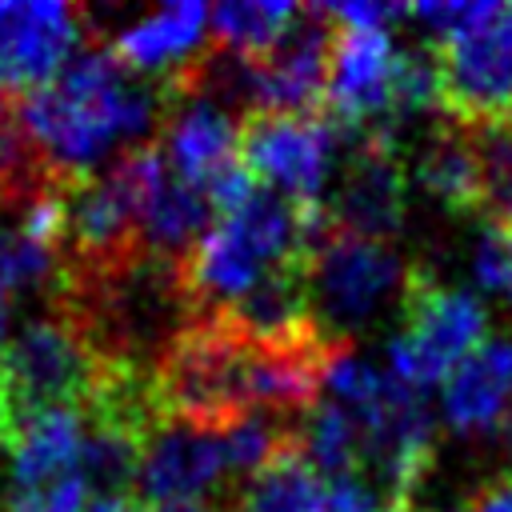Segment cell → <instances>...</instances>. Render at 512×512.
I'll return each mask as SVG.
<instances>
[{
	"mask_svg": "<svg viewBox=\"0 0 512 512\" xmlns=\"http://www.w3.org/2000/svg\"><path fill=\"white\" fill-rule=\"evenodd\" d=\"M312 212L316 208H300L272 188H252L244 204L216 216V224L176 268L188 320L228 312L264 276L304 260L312 240Z\"/></svg>",
	"mask_w": 512,
	"mask_h": 512,
	"instance_id": "cell-2",
	"label": "cell"
},
{
	"mask_svg": "<svg viewBox=\"0 0 512 512\" xmlns=\"http://www.w3.org/2000/svg\"><path fill=\"white\" fill-rule=\"evenodd\" d=\"M384 512H420L416 500H400V504H384Z\"/></svg>",
	"mask_w": 512,
	"mask_h": 512,
	"instance_id": "cell-30",
	"label": "cell"
},
{
	"mask_svg": "<svg viewBox=\"0 0 512 512\" xmlns=\"http://www.w3.org/2000/svg\"><path fill=\"white\" fill-rule=\"evenodd\" d=\"M328 512H384L380 488L364 480V472L328 480Z\"/></svg>",
	"mask_w": 512,
	"mask_h": 512,
	"instance_id": "cell-26",
	"label": "cell"
},
{
	"mask_svg": "<svg viewBox=\"0 0 512 512\" xmlns=\"http://www.w3.org/2000/svg\"><path fill=\"white\" fill-rule=\"evenodd\" d=\"M108 356L92 344L84 324L56 308L52 316L24 320L0 340V380L8 404V428L52 408H80L92 400ZM8 432V436H12Z\"/></svg>",
	"mask_w": 512,
	"mask_h": 512,
	"instance_id": "cell-3",
	"label": "cell"
},
{
	"mask_svg": "<svg viewBox=\"0 0 512 512\" xmlns=\"http://www.w3.org/2000/svg\"><path fill=\"white\" fill-rule=\"evenodd\" d=\"M52 184L56 180L20 116V96L0 92V208H24Z\"/></svg>",
	"mask_w": 512,
	"mask_h": 512,
	"instance_id": "cell-21",
	"label": "cell"
},
{
	"mask_svg": "<svg viewBox=\"0 0 512 512\" xmlns=\"http://www.w3.org/2000/svg\"><path fill=\"white\" fill-rule=\"evenodd\" d=\"M84 440H88V420L80 408H52L24 420L8 436L12 492L84 476Z\"/></svg>",
	"mask_w": 512,
	"mask_h": 512,
	"instance_id": "cell-16",
	"label": "cell"
},
{
	"mask_svg": "<svg viewBox=\"0 0 512 512\" xmlns=\"http://www.w3.org/2000/svg\"><path fill=\"white\" fill-rule=\"evenodd\" d=\"M504 436H508V444H512V408H508V416H504Z\"/></svg>",
	"mask_w": 512,
	"mask_h": 512,
	"instance_id": "cell-31",
	"label": "cell"
},
{
	"mask_svg": "<svg viewBox=\"0 0 512 512\" xmlns=\"http://www.w3.org/2000/svg\"><path fill=\"white\" fill-rule=\"evenodd\" d=\"M0 340H4V324H0ZM8 404H4V380H0V448H8Z\"/></svg>",
	"mask_w": 512,
	"mask_h": 512,
	"instance_id": "cell-29",
	"label": "cell"
},
{
	"mask_svg": "<svg viewBox=\"0 0 512 512\" xmlns=\"http://www.w3.org/2000/svg\"><path fill=\"white\" fill-rule=\"evenodd\" d=\"M480 160V188H484V216L488 224L512 228V124L496 128H468Z\"/></svg>",
	"mask_w": 512,
	"mask_h": 512,
	"instance_id": "cell-22",
	"label": "cell"
},
{
	"mask_svg": "<svg viewBox=\"0 0 512 512\" xmlns=\"http://www.w3.org/2000/svg\"><path fill=\"white\" fill-rule=\"evenodd\" d=\"M60 248H64V204L56 180L32 204L16 208V220L0 224V324L16 304V296L60 276Z\"/></svg>",
	"mask_w": 512,
	"mask_h": 512,
	"instance_id": "cell-14",
	"label": "cell"
},
{
	"mask_svg": "<svg viewBox=\"0 0 512 512\" xmlns=\"http://www.w3.org/2000/svg\"><path fill=\"white\" fill-rule=\"evenodd\" d=\"M300 20L296 4L284 0H228L212 8V48L236 60H264Z\"/></svg>",
	"mask_w": 512,
	"mask_h": 512,
	"instance_id": "cell-19",
	"label": "cell"
},
{
	"mask_svg": "<svg viewBox=\"0 0 512 512\" xmlns=\"http://www.w3.org/2000/svg\"><path fill=\"white\" fill-rule=\"evenodd\" d=\"M336 28V24H332ZM396 48L388 32H360V28H336L332 40V68H328V92H324V116H332L352 136L392 112V80H396Z\"/></svg>",
	"mask_w": 512,
	"mask_h": 512,
	"instance_id": "cell-12",
	"label": "cell"
},
{
	"mask_svg": "<svg viewBox=\"0 0 512 512\" xmlns=\"http://www.w3.org/2000/svg\"><path fill=\"white\" fill-rule=\"evenodd\" d=\"M440 112L456 128L512 124V4H500L464 36L436 48Z\"/></svg>",
	"mask_w": 512,
	"mask_h": 512,
	"instance_id": "cell-7",
	"label": "cell"
},
{
	"mask_svg": "<svg viewBox=\"0 0 512 512\" xmlns=\"http://www.w3.org/2000/svg\"><path fill=\"white\" fill-rule=\"evenodd\" d=\"M208 36H212V8L184 0V4H164L132 20L108 48L132 76L172 84L208 56L204 48Z\"/></svg>",
	"mask_w": 512,
	"mask_h": 512,
	"instance_id": "cell-13",
	"label": "cell"
},
{
	"mask_svg": "<svg viewBox=\"0 0 512 512\" xmlns=\"http://www.w3.org/2000/svg\"><path fill=\"white\" fill-rule=\"evenodd\" d=\"M324 216L336 232L384 240L404 224V164L388 128H364Z\"/></svg>",
	"mask_w": 512,
	"mask_h": 512,
	"instance_id": "cell-11",
	"label": "cell"
},
{
	"mask_svg": "<svg viewBox=\"0 0 512 512\" xmlns=\"http://www.w3.org/2000/svg\"><path fill=\"white\" fill-rule=\"evenodd\" d=\"M492 8L496 0H420V4H408V20H416L428 32V40H436L440 48L464 36L468 28H476Z\"/></svg>",
	"mask_w": 512,
	"mask_h": 512,
	"instance_id": "cell-24",
	"label": "cell"
},
{
	"mask_svg": "<svg viewBox=\"0 0 512 512\" xmlns=\"http://www.w3.org/2000/svg\"><path fill=\"white\" fill-rule=\"evenodd\" d=\"M352 132L332 116H280V112H248L240 120V164L252 180L280 192L300 208H320V192L328 184L336 148Z\"/></svg>",
	"mask_w": 512,
	"mask_h": 512,
	"instance_id": "cell-6",
	"label": "cell"
},
{
	"mask_svg": "<svg viewBox=\"0 0 512 512\" xmlns=\"http://www.w3.org/2000/svg\"><path fill=\"white\" fill-rule=\"evenodd\" d=\"M296 448L300 456L328 480L340 476H356L364 472V428L360 420L328 400V404H312L300 420H296Z\"/></svg>",
	"mask_w": 512,
	"mask_h": 512,
	"instance_id": "cell-20",
	"label": "cell"
},
{
	"mask_svg": "<svg viewBox=\"0 0 512 512\" xmlns=\"http://www.w3.org/2000/svg\"><path fill=\"white\" fill-rule=\"evenodd\" d=\"M440 408L460 436L492 432L512 408V340H480L440 384Z\"/></svg>",
	"mask_w": 512,
	"mask_h": 512,
	"instance_id": "cell-15",
	"label": "cell"
},
{
	"mask_svg": "<svg viewBox=\"0 0 512 512\" xmlns=\"http://www.w3.org/2000/svg\"><path fill=\"white\" fill-rule=\"evenodd\" d=\"M88 44V20L56 0L0 4V92L28 96L52 84L68 60Z\"/></svg>",
	"mask_w": 512,
	"mask_h": 512,
	"instance_id": "cell-8",
	"label": "cell"
},
{
	"mask_svg": "<svg viewBox=\"0 0 512 512\" xmlns=\"http://www.w3.org/2000/svg\"><path fill=\"white\" fill-rule=\"evenodd\" d=\"M404 328L388 344V372L416 392L444 384L448 372L484 340L488 316L472 292L440 284L428 268H408L400 292Z\"/></svg>",
	"mask_w": 512,
	"mask_h": 512,
	"instance_id": "cell-4",
	"label": "cell"
},
{
	"mask_svg": "<svg viewBox=\"0 0 512 512\" xmlns=\"http://www.w3.org/2000/svg\"><path fill=\"white\" fill-rule=\"evenodd\" d=\"M220 476H228L220 428L164 416L140 444L132 496L148 504H204V496L220 488Z\"/></svg>",
	"mask_w": 512,
	"mask_h": 512,
	"instance_id": "cell-9",
	"label": "cell"
},
{
	"mask_svg": "<svg viewBox=\"0 0 512 512\" xmlns=\"http://www.w3.org/2000/svg\"><path fill=\"white\" fill-rule=\"evenodd\" d=\"M328 20L336 28H360V32H388L400 16H408L404 4H384V0H348V4H324Z\"/></svg>",
	"mask_w": 512,
	"mask_h": 512,
	"instance_id": "cell-25",
	"label": "cell"
},
{
	"mask_svg": "<svg viewBox=\"0 0 512 512\" xmlns=\"http://www.w3.org/2000/svg\"><path fill=\"white\" fill-rule=\"evenodd\" d=\"M408 268L384 240H364L336 232L332 224L308 244V304L316 328L348 344L356 328H364L392 292H404Z\"/></svg>",
	"mask_w": 512,
	"mask_h": 512,
	"instance_id": "cell-5",
	"label": "cell"
},
{
	"mask_svg": "<svg viewBox=\"0 0 512 512\" xmlns=\"http://www.w3.org/2000/svg\"><path fill=\"white\" fill-rule=\"evenodd\" d=\"M232 512H328V484L292 444L232 492Z\"/></svg>",
	"mask_w": 512,
	"mask_h": 512,
	"instance_id": "cell-18",
	"label": "cell"
},
{
	"mask_svg": "<svg viewBox=\"0 0 512 512\" xmlns=\"http://www.w3.org/2000/svg\"><path fill=\"white\" fill-rule=\"evenodd\" d=\"M416 180L432 200L452 212L484 216V188H480V160L468 128H440L416 156Z\"/></svg>",
	"mask_w": 512,
	"mask_h": 512,
	"instance_id": "cell-17",
	"label": "cell"
},
{
	"mask_svg": "<svg viewBox=\"0 0 512 512\" xmlns=\"http://www.w3.org/2000/svg\"><path fill=\"white\" fill-rule=\"evenodd\" d=\"M164 112L168 88L132 76L112 48L96 40L84 44L52 84L20 96V116L52 180L92 176L104 156L140 148Z\"/></svg>",
	"mask_w": 512,
	"mask_h": 512,
	"instance_id": "cell-1",
	"label": "cell"
},
{
	"mask_svg": "<svg viewBox=\"0 0 512 512\" xmlns=\"http://www.w3.org/2000/svg\"><path fill=\"white\" fill-rule=\"evenodd\" d=\"M424 112H440V64L436 52L424 48H408L396 56V80H392V112L388 120H408V116H424Z\"/></svg>",
	"mask_w": 512,
	"mask_h": 512,
	"instance_id": "cell-23",
	"label": "cell"
},
{
	"mask_svg": "<svg viewBox=\"0 0 512 512\" xmlns=\"http://www.w3.org/2000/svg\"><path fill=\"white\" fill-rule=\"evenodd\" d=\"M168 88V112H164V136L156 140L168 168L196 184L204 196L240 168V124L232 112L200 92L196 84H164Z\"/></svg>",
	"mask_w": 512,
	"mask_h": 512,
	"instance_id": "cell-10",
	"label": "cell"
},
{
	"mask_svg": "<svg viewBox=\"0 0 512 512\" xmlns=\"http://www.w3.org/2000/svg\"><path fill=\"white\" fill-rule=\"evenodd\" d=\"M88 512H220V508L196 504V500H184V504H148V500H136V496H108V500H92Z\"/></svg>",
	"mask_w": 512,
	"mask_h": 512,
	"instance_id": "cell-28",
	"label": "cell"
},
{
	"mask_svg": "<svg viewBox=\"0 0 512 512\" xmlns=\"http://www.w3.org/2000/svg\"><path fill=\"white\" fill-rule=\"evenodd\" d=\"M452 512H512V472L488 480L484 488H476L464 504H456Z\"/></svg>",
	"mask_w": 512,
	"mask_h": 512,
	"instance_id": "cell-27",
	"label": "cell"
}]
</instances>
